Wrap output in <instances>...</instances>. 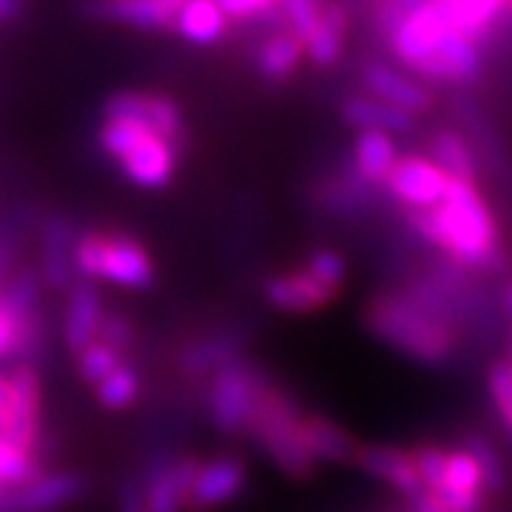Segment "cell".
Returning <instances> with one entry per match:
<instances>
[{
  "instance_id": "6da1fadb",
  "label": "cell",
  "mask_w": 512,
  "mask_h": 512,
  "mask_svg": "<svg viewBox=\"0 0 512 512\" xmlns=\"http://www.w3.org/2000/svg\"><path fill=\"white\" fill-rule=\"evenodd\" d=\"M376 23L390 55L413 77L427 83L470 86L484 72L481 46L458 29L436 0H421L410 9L376 0Z\"/></svg>"
},
{
  "instance_id": "7a4b0ae2",
  "label": "cell",
  "mask_w": 512,
  "mask_h": 512,
  "mask_svg": "<svg viewBox=\"0 0 512 512\" xmlns=\"http://www.w3.org/2000/svg\"><path fill=\"white\" fill-rule=\"evenodd\" d=\"M407 222L458 268L498 271L504 265L498 222L476 183L450 180L447 197L433 211H407Z\"/></svg>"
},
{
  "instance_id": "3957f363",
  "label": "cell",
  "mask_w": 512,
  "mask_h": 512,
  "mask_svg": "<svg viewBox=\"0 0 512 512\" xmlns=\"http://www.w3.org/2000/svg\"><path fill=\"white\" fill-rule=\"evenodd\" d=\"M365 328L419 365H444L456 356L458 333L450 316L416 291L376 293L365 308Z\"/></svg>"
},
{
  "instance_id": "277c9868",
  "label": "cell",
  "mask_w": 512,
  "mask_h": 512,
  "mask_svg": "<svg viewBox=\"0 0 512 512\" xmlns=\"http://www.w3.org/2000/svg\"><path fill=\"white\" fill-rule=\"evenodd\" d=\"M77 279L123 291H148L157 282V262L137 237L117 228H89L74 242Z\"/></svg>"
},
{
  "instance_id": "5b68a950",
  "label": "cell",
  "mask_w": 512,
  "mask_h": 512,
  "mask_svg": "<svg viewBox=\"0 0 512 512\" xmlns=\"http://www.w3.org/2000/svg\"><path fill=\"white\" fill-rule=\"evenodd\" d=\"M299 424H302V410L296 407V402L274 379H265L248 424V439L268 456L282 476L305 481L316 473V461L302 447Z\"/></svg>"
},
{
  "instance_id": "8992f818",
  "label": "cell",
  "mask_w": 512,
  "mask_h": 512,
  "mask_svg": "<svg viewBox=\"0 0 512 512\" xmlns=\"http://www.w3.org/2000/svg\"><path fill=\"white\" fill-rule=\"evenodd\" d=\"M97 146L117 163L128 183L146 191L171 183L183 157L160 134L137 120H103V126L97 128Z\"/></svg>"
},
{
  "instance_id": "52a82bcc",
  "label": "cell",
  "mask_w": 512,
  "mask_h": 512,
  "mask_svg": "<svg viewBox=\"0 0 512 512\" xmlns=\"http://www.w3.org/2000/svg\"><path fill=\"white\" fill-rule=\"evenodd\" d=\"M265 379L268 376L259 370V365L245 356L220 367L205 382V396H202L211 424L225 436H248V424Z\"/></svg>"
},
{
  "instance_id": "ba28073f",
  "label": "cell",
  "mask_w": 512,
  "mask_h": 512,
  "mask_svg": "<svg viewBox=\"0 0 512 512\" xmlns=\"http://www.w3.org/2000/svg\"><path fill=\"white\" fill-rule=\"evenodd\" d=\"M9 379V396H6V410L0 421V436L9 439L15 447L40 456V439H43V424H40V410H43V379L40 370L32 362H15L6 373Z\"/></svg>"
},
{
  "instance_id": "9c48e42d",
  "label": "cell",
  "mask_w": 512,
  "mask_h": 512,
  "mask_svg": "<svg viewBox=\"0 0 512 512\" xmlns=\"http://www.w3.org/2000/svg\"><path fill=\"white\" fill-rule=\"evenodd\" d=\"M197 467L200 458L191 453H177V450L148 453L140 461V467H134L146 495V512H185Z\"/></svg>"
},
{
  "instance_id": "30bf717a",
  "label": "cell",
  "mask_w": 512,
  "mask_h": 512,
  "mask_svg": "<svg viewBox=\"0 0 512 512\" xmlns=\"http://www.w3.org/2000/svg\"><path fill=\"white\" fill-rule=\"evenodd\" d=\"M384 188L407 211H433L450 188V177L441 165L424 154H402L387 174Z\"/></svg>"
},
{
  "instance_id": "8fae6325",
  "label": "cell",
  "mask_w": 512,
  "mask_h": 512,
  "mask_svg": "<svg viewBox=\"0 0 512 512\" xmlns=\"http://www.w3.org/2000/svg\"><path fill=\"white\" fill-rule=\"evenodd\" d=\"M86 493V478L77 470H43L40 476L6 487L0 493V512H60Z\"/></svg>"
},
{
  "instance_id": "7c38bea8",
  "label": "cell",
  "mask_w": 512,
  "mask_h": 512,
  "mask_svg": "<svg viewBox=\"0 0 512 512\" xmlns=\"http://www.w3.org/2000/svg\"><path fill=\"white\" fill-rule=\"evenodd\" d=\"M248 487V464L237 453H217L197 467L185 512H214L237 501Z\"/></svg>"
},
{
  "instance_id": "4fadbf2b",
  "label": "cell",
  "mask_w": 512,
  "mask_h": 512,
  "mask_svg": "<svg viewBox=\"0 0 512 512\" xmlns=\"http://www.w3.org/2000/svg\"><path fill=\"white\" fill-rule=\"evenodd\" d=\"M80 237V228L63 214H49L40 222L37 237V274L49 291L69 293L80 282L74 271V242Z\"/></svg>"
},
{
  "instance_id": "5bb4252c",
  "label": "cell",
  "mask_w": 512,
  "mask_h": 512,
  "mask_svg": "<svg viewBox=\"0 0 512 512\" xmlns=\"http://www.w3.org/2000/svg\"><path fill=\"white\" fill-rule=\"evenodd\" d=\"M185 0H80L86 18L137 32H171Z\"/></svg>"
},
{
  "instance_id": "9a60e30c",
  "label": "cell",
  "mask_w": 512,
  "mask_h": 512,
  "mask_svg": "<svg viewBox=\"0 0 512 512\" xmlns=\"http://www.w3.org/2000/svg\"><path fill=\"white\" fill-rule=\"evenodd\" d=\"M242 330L239 328H222L194 336L191 342H185L183 348L174 356V370L183 376L185 382H200L211 379L220 367L234 362L242 356Z\"/></svg>"
},
{
  "instance_id": "2e32d148",
  "label": "cell",
  "mask_w": 512,
  "mask_h": 512,
  "mask_svg": "<svg viewBox=\"0 0 512 512\" xmlns=\"http://www.w3.org/2000/svg\"><path fill=\"white\" fill-rule=\"evenodd\" d=\"M359 80L370 97H379L384 103L407 111V114H424L433 109V92L404 69H393L382 60H367L359 69Z\"/></svg>"
},
{
  "instance_id": "e0dca14e",
  "label": "cell",
  "mask_w": 512,
  "mask_h": 512,
  "mask_svg": "<svg viewBox=\"0 0 512 512\" xmlns=\"http://www.w3.org/2000/svg\"><path fill=\"white\" fill-rule=\"evenodd\" d=\"M353 464L367 476L390 484L410 504L424 493L419 470H416V458H413V450H407V447H399V444H359Z\"/></svg>"
},
{
  "instance_id": "ac0fdd59",
  "label": "cell",
  "mask_w": 512,
  "mask_h": 512,
  "mask_svg": "<svg viewBox=\"0 0 512 512\" xmlns=\"http://www.w3.org/2000/svg\"><path fill=\"white\" fill-rule=\"evenodd\" d=\"M106 302H103V293L94 282H77L72 291L66 293V302H63V348L69 356H77L89 348L92 342H97V333H100V322L106 316Z\"/></svg>"
},
{
  "instance_id": "d6986e66",
  "label": "cell",
  "mask_w": 512,
  "mask_h": 512,
  "mask_svg": "<svg viewBox=\"0 0 512 512\" xmlns=\"http://www.w3.org/2000/svg\"><path fill=\"white\" fill-rule=\"evenodd\" d=\"M262 296L276 311L296 313V316H311V313L325 311L330 302H336V293L322 288L302 265L268 276L262 285Z\"/></svg>"
},
{
  "instance_id": "ffe728a7",
  "label": "cell",
  "mask_w": 512,
  "mask_h": 512,
  "mask_svg": "<svg viewBox=\"0 0 512 512\" xmlns=\"http://www.w3.org/2000/svg\"><path fill=\"white\" fill-rule=\"evenodd\" d=\"M484 493H487V481L476 456L467 447L447 450V467H444L439 493L430 495H436L447 512H476Z\"/></svg>"
},
{
  "instance_id": "44dd1931",
  "label": "cell",
  "mask_w": 512,
  "mask_h": 512,
  "mask_svg": "<svg viewBox=\"0 0 512 512\" xmlns=\"http://www.w3.org/2000/svg\"><path fill=\"white\" fill-rule=\"evenodd\" d=\"M299 436H302V447L308 450V456L322 464H353L359 441L353 439L348 427H342L339 421L325 419L319 413H302V424H299Z\"/></svg>"
},
{
  "instance_id": "7402d4cb",
  "label": "cell",
  "mask_w": 512,
  "mask_h": 512,
  "mask_svg": "<svg viewBox=\"0 0 512 512\" xmlns=\"http://www.w3.org/2000/svg\"><path fill=\"white\" fill-rule=\"evenodd\" d=\"M342 120L356 131H384V134H402L416 126V117L407 111L396 109L370 94H348L339 103Z\"/></svg>"
},
{
  "instance_id": "603a6c76",
  "label": "cell",
  "mask_w": 512,
  "mask_h": 512,
  "mask_svg": "<svg viewBox=\"0 0 512 512\" xmlns=\"http://www.w3.org/2000/svg\"><path fill=\"white\" fill-rule=\"evenodd\" d=\"M348 29V9L342 3H336V0H328L325 9H322V15L316 20V26H313V32L305 40V57L311 60L313 66H319V69L336 66L342 52H345Z\"/></svg>"
},
{
  "instance_id": "cb8c5ba5",
  "label": "cell",
  "mask_w": 512,
  "mask_h": 512,
  "mask_svg": "<svg viewBox=\"0 0 512 512\" xmlns=\"http://www.w3.org/2000/svg\"><path fill=\"white\" fill-rule=\"evenodd\" d=\"M302 60H305V43L288 29H279L256 46L254 69L265 83L279 86L299 72Z\"/></svg>"
},
{
  "instance_id": "d4e9b609",
  "label": "cell",
  "mask_w": 512,
  "mask_h": 512,
  "mask_svg": "<svg viewBox=\"0 0 512 512\" xmlns=\"http://www.w3.org/2000/svg\"><path fill=\"white\" fill-rule=\"evenodd\" d=\"M399 148L393 134L384 131H359L353 140V177L365 185H384L387 174L393 171V165L399 160Z\"/></svg>"
},
{
  "instance_id": "484cf974",
  "label": "cell",
  "mask_w": 512,
  "mask_h": 512,
  "mask_svg": "<svg viewBox=\"0 0 512 512\" xmlns=\"http://www.w3.org/2000/svg\"><path fill=\"white\" fill-rule=\"evenodd\" d=\"M43 345L40 313L20 316L0 299V362H35V353Z\"/></svg>"
},
{
  "instance_id": "4316f807",
  "label": "cell",
  "mask_w": 512,
  "mask_h": 512,
  "mask_svg": "<svg viewBox=\"0 0 512 512\" xmlns=\"http://www.w3.org/2000/svg\"><path fill=\"white\" fill-rule=\"evenodd\" d=\"M137 123L148 126L154 134H160L165 143L185 154L188 148V126H185L183 109L177 106V100H171L168 94L160 92H140L137 100Z\"/></svg>"
},
{
  "instance_id": "83f0119b",
  "label": "cell",
  "mask_w": 512,
  "mask_h": 512,
  "mask_svg": "<svg viewBox=\"0 0 512 512\" xmlns=\"http://www.w3.org/2000/svg\"><path fill=\"white\" fill-rule=\"evenodd\" d=\"M228 26H231V20L225 18L217 0H185L183 9L177 12V20H174V32L183 37L185 43H194V46L220 43Z\"/></svg>"
},
{
  "instance_id": "f1b7e54d",
  "label": "cell",
  "mask_w": 512,
  "mask_h": 512,
  "mask_svg": "<svg viewBox=\"0 0 512 512\" xmlns=\"http://www.w3.org/2000/svg\"><path fill=\"white\" fill-rule=\"evenodd\" d=\"M436 3L476 43L493 32V26L504 12H510V0H436Z\"/></svg>"
},
{
  "instance_id": "f546056e",
  "label": "cell",
  "mask_w": 512,
  "mask_h": 512,
  "mask_svg": "<svg viewBox=\"0 0 512 512\" xmlns=\"http://www.w3.org/2000/svg\"><path fill=\"white\" fill-rule=\"evenodd\" d=\"M430 160H436L441 165V171L450 180L476 183V157H473V148L453 128H439L430 137Z\"/></svg>"
},
{
  "instance_id": "4dcf8cb0",
  "label": "cell",
  "mask_w": 512,
  "mask_h": 512,
  "mask_svg": "<svg viewBox=\"0 0 512 512\" xmlns=\"http://www.w3.org/2000/svg\"><path fill=\"white\" fill-rule=\"evenodd\" d=\"M94 402L109 413H123L143 396V376L131 362H120L100 384H94Z\"/></svg>"
},
{
  "instance_id": "1f68e13d",
  "label": "cell",
  "mask_w": 512,
  "mask_h": 512,
  "mask_svg": "<svg viewBox=\"0 0 512 512\" xmlns=\"http://www.w3.org/2000/svg\"><path fill=\"white\" fill-rule=\"evenodd\" d=\"M46 291L37 268H23L15 276H9L0 288V299L20 316H35L40 296Z\"/></svg>"
},
{
  "instance_id": "d6a6232c",
  "label": "cell",
  "mask_w": 512,
  "mask_h": 512,
  "mask_svg": "<svg viewBox=\"0 0 512 512\" xmlns=\"http://www.w3.org/2000/svg\"><path fill=\"white\" fill-rule=\"evenodd\" d=\"M43 470H46L43 458L20 450L12 441L0 436V487H18L23 481L40 476Z\"/></svg>"
},
{
  "instance_id": "836d02e7",
  "label": "cell",
  "mask_w": 512,
  "mask_h": 512,
  "mask_svg": "<svg viewBox=\"0 0 512 512\" xmlns=\"http://www.w3.org/2000/svg\"><path fill=\"white\" fill-rule=\"evenodd\" d=\"M302 268L330 293H342L345 282H348V262L345 256L339 254L336 248H316L308 254V259L302 262Z\"/></svg>"
},
{
  "instance_id": "e575fe53",
  "label": "cell",
  "mask_w": 512,
  "mask_h": 512,
  "mask_svg": "<svg viewBox=\"0 0 512 512\" xmlns=\"http://www.w3.org/2000/svg\"><path fill=\"white\" fill-rule=\"evenodd\" d=\"M120 362H126L120 353H114L109 345H103V342H92L89 348L83 350V353H77L74 356V370H77V376H80V382L89 384H100L106 376H109L114 367L120 365Z\"/></svg>"
},
{
  "instance_id": "d590c367",
  "label": "cell",
  "mask_w": 512,
  "mask_h": 512,
  "mask_svg": "<svg viewBox=\"0 0 512 512\" xmlns=\"http://www.w3.org/2000/svg\"><path fill=\"white\" fill-rule=\"evenodd\" d=\"M97 342L109 345L114 353H120L126 359L131 350L137 348V328L134 322L128 319L126 313L120 311H106L103 322H100V333H97Z\"/></svg>"
},
{
  "instance_id": "8d00e7d4",
  "label": "cell",
  "mask_w": 512,
  "mask_h": 512,
  "mask_svg": "<svg viewBox=\"0 0 512 512\" xmlns=\"http://www.w3.org/2000/svg\"><path fill=\"white\" fill-rule=\"evenodd\" d=\"M487 390L490 402L495 407V416L512 433V365L510 362H495L487 373Z\"/></svg>"
},
{
  "instance_id": "74e56055",
  "label": "cell",
  "mask_w": 512,
  "mask_h": 512,
  "mask_svg": "<svg viewBox=\"0 0 512 512\" xmlns=\"http://www.w3.org/2000/svg\"><path fill=\"white\" fill-rule=\"evenodd\" d=\"M328 0H282V15H285V29L293 32L302 43L313 32L316 20L322 15Z\"/></svg>"
},
{
  "instance_id": "f35d334b",
  "label": "cell",
  "mask_w": 512,
  "mask_h": 512,
  "mask_svg": "<svg viewBox=\"0 0 512 512\" xmlns=\"http://www.w3.org/2000/svg\"><path fill=\"white\" fill-rule=\"evenodd\" d=\"M413 458H416V470H419L424 493H439L444 467H447V450L439 444H419V447H413Z\"/></svg>"
},
{
  "instance_id": "ab89813d",
  "label": "cell",
  "mask_w": 512,
  "mask_h": 512,
  "mask_svg": "<svg viewBox=\"0 0 512 512\" xmlns=\"http://www.w3.org/2000/svg\"><path fill=\"white\" fill-rule=\"evenodd\" d=\"M476 461L481 464V473H484V481H487V490H501V484H504V470H501V461H498V453H495V447L490 441L484 439V436H473V439L464 444Z\"/></svg>"
},
{
  "instance_id": "60d3db41",
  "label": "cell",
  "mask_w": 512,
  "mask_h": 512,
  "mask_svg": "<svg viewBox=\"0 0 512 512\" xmlns=\"http://www.w3.org/2000/svg\"><path fill=\"white\" fill-rule=\"evenodd\" d=\"M114 512H146V495L137 470H128L117 481V493H114Z\"/></svg>"
},
{
  "instance_id": "b9f144b4",
  "label": "cell",
  "mask_w": 512,
  "mask_h": 512,
  "mask_svg": "<svg viewBox=\"0 0 512 512\" xmlns=\"http://www.w3.org/2000/svg\"><path fill=\"white\" fill-rule=\"evenodd\" d=\"M217 3H220V9L228 20L251 23V20L262 18L265 12H271L282 0H217Z\"/></svg>"
},
{
  "instance_id": "7bdbcfd3",
  "label": "cell",
  "mask_w": 512,
  "mask_h": 512,
  "mask_svg": "<svg viewBox=\"0 0 512 512\" xmlns=\"http://www.w3.org/2000/svg\"><path fill=\"white\" fill-rule=\"evenodd\" d=\"M26 12V0H0V23H15Z\"/></svg>"
},
{
  "instance_id": "ee69618b",
  "label": "cell",
  "mask_w": 512,
  "mask_h": 512,
  "mask_svg": "<svg viewBox=\"0 0 512 512\" xmlns=\"http://www.w3.org/2000/svg\"><path fill=\"white\" fill-rule=\"evenodd\" d=\"M379 3L396 6V9H410V6H416V3H421V0H379Z\"/></svg>"
},
{
  "instance_id": "f6af8a7d",
  "label": "cell",
  "mask_w": 512,
  "mask_h": 512,
  "mask_svg": "<svg viewBox=\"0 0 512 512\" xmlns=\"http://www.w3.org/2000/svg\"><path fill=\"white\" fill-rule=\"evenodd\" d=\"M3 265H6V254H3V242H0V288H3Z\"/></svg>"
},
{
  "instance_id": "bcb514c9",
  "label": "cell",
  "mask_w": 512,
  "mask_h": 512,
  "mask_svg": "<svg viewBox=\"0 0 512 512\" xmlns=\"http://www.w3.org/2000/svg\"><path fill=\"white\" fill-rule=\"evenodd\" d=\"M504 305H507V311L512 313V285L504 291Z\"/></svg>"
},
{
  "instance_id": "7dc6e473",
  "label": "cell",
  "mask_w": 512,
  "mask_h": 512,
  "mask_svg": "<svg viewBox=\"0 0 512 512\" xmlns=\"http://www.w3.org/2000/svg\"><path fill=\"white\" fill-rule=\"evenodd\" d=\"M510 15H512V0H510Z\"/></svg>"
},
{
  "instance_id": "c3c4849f",
  "label": "cell",
  "mask_w": 512,
  "mask_h": 512,
  "mask_svg": "<svg viewBox=\"0 0 512 512\" xmlns=\"http://www.w3.org/2000/svg\"><path fill=\"white\" fill-rule=\"evenodd\" d=\"M510 365H512V359H510Z\"/></svg>"
}]
</instances>
